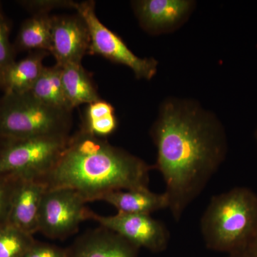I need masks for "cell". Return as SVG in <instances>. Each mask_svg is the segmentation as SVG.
<instances>
[{
  "label": "cell",
  "mask_w": 257,
  "mask_h": 257,
  "mask_svg": "<svg viewBox=\"0 0 257 257\" xmlns=\"http://www.w3.org/2000/svg\"><path fill=\"white\" fill-rule=\"evenodd\" d=\"M150 134L157 148L155 168L164 179L168 209L179 221L226 158L224 126L195 101L170 97L161 104Z\"/></svg>",
  "instance_id": "cell-1"
},
{
  "label": "cell",
  "mask_w": 257,
  "mask_h": 257,
  "mask_svg": "<svg viewBox=\"0 0 257 257\" xmlns=\"http://www.w3.org/2000/svg\"><path fill=\"white\" fill-rule=\"evenodd\" d=\"M151 170L142 159L82 128L70 137L55 165L38 181L47 189L75 191L87 203L114 191L149 188Z\"/></svg>",
  "instance_id": "cell-2"
},
{
  "label": "cell",
  "mask_w": 257,
  "mask_h": 257,
  "mask_svg": "<svg viewBox=\"0 0 257 257\" xmlns=\"http://www.w3.org/2000/svg\"><path fill=\"white\" fill-rule=\"evenodd\" d=\"M201 234L211 251L226 254L248 247L257 231V195L238 187L211 198L200 221Z\"/></svg>",
  "instance_id": "cell-3"
},
{
  "label": "cell",
  "mask_w": 257,
  "mask_h": 257,
  "mask_svg": "<svg viewBox=\"0 0 257 257\" xmlns=\"http://www.w3.org/2000/svg\"><path fill=\"white\" fill-rule=\"evenodd\" d=\"M71 112L44 104L30 93L0 97V138L69 135Z\"/></svg>",
  "instance_id": "cell-4"
},
{
  "label": "cell",
  "mask_w": 257,
  "mask_h": 257,
  "mask_svg": "<svg viewBox=\"0 0 257 257\" xmlns=\"http://www.w3.org/2000/svg\"><path fill=\"white\" fill-rule=\"evenodd\" d=\"M69 138V135L0 138V177L39 180L55 165Z\"/></svg>",
  "instance_id": "cell-5"
},
{
  "label": "cell",
  "mask_w": 257,
  "mask_h": 257,
  "mask_svg": "<svg viewBox=\"0 0 257 257\" xmlns=\"http://www.w3.org/2000/svg\"><path fill=\"white\" fill-rule=\"evenodd\" d=\"M75 10L87 24L90 33L89 54L101 55L115 63L126 66L138 79L150 80L155 77L158 62L154 58H141L133 53L121 37L99 21L94 2L77 3Z\"/></svg>",
  "instance_id": "cell-6"
},
{
  "label": "cell",
  "mask_w": 257,
  "mask_h": 257,
  "mask_svg": "<svg viewBox=\"0 0 257 257\" xmlns=\"http://www.w3.org/2000/svg\"><path fill=\"white\" fill-rule=\"evenodd\" d=\"M86 203L72 189H46L39 213L38 232L51 239H63L74 234L87 219Z\"/></svg>",
  "instance_id": "cell-7"
},
{
  "label": "cell",
  "mask_w": 257,
  "mask_h": 257,
  "mask_svg": "<svg viewBox=\"0 0 257 257\" xmlns=\"http://www.w3.org/2000/svg\"><path fill=\"white\" fill-rule=\"evenodd\" d=\"M87 219L114 231L138 248H145L152 252L165 251L170 241V233L165 225L150 214L117 212L115 215L101 216L88 209Z\"/></svg>",
  "instance_id": "cell-8"
},
{
  "label": "cell",
  "mask_w": 257,
  "mask_h": 257,
  "mask_svg": "<svg viewBox=\"0 0 257 257\" xmlns=\"http://www.w3.org/2000/svg\"><path fill=\"white\" fill-rule=\"evenodd\" d=\"M91 37L87 24L80 15L52 16L50 54L57 64H81L89 53Z\"/></svg>",
  "instance_id": "cell-9"
},
{
  "label": "cell",
  "mask_w": 257,
  "mask_h": 257,
  "mask_svg": "<svg viewBox=\"0 0 257 257\" xmlns=\"http://www.w3.org/2000/svg\"><path fill=\"white\" fill-rule=\"evenodd\" d=\"M190 0H138L132 2L143 30L152 35L174 31L183 25L194 10Z\"/></svg>",
  "instance_id": "cell-10"
},
{
  "label": "cell",
  "mask_w": 257,
  "mask_h": 257,
  "mask_svg": "<svg viewBox=\"0 0 257 257\" xmlns=\"http://www.w3.org/2000/svg\"><path fill=\"white\" fill-rule=\"evenodd\" d=\"M46 189L36 179H17L8 224L32 236L38 232L39 213Z\"/></svg>",
  "instance_id": "cell-11"
},
{
  "label": "cell",
  "mask_w": 257,
  "mask_h": 257,
  "mask_svg": "<svg viewBox=\"0 0 257 257\" xmlns=\"http://www.w3.org/2000/svg\"><path fill=\"white\" fill-rule=\"evenodd\" d=\"M138 246L114 231L101 226L82 235L69 257H138Z\"/></svg>",
  "instance_id": "cell-12"
},
{
  "label": "cell",
  "mask_w": 257,
  "mask_h": 257,
  "mask_svg": "<svg viewBox=\"0 0 257 257\" xmlns=\"http://www.w3.org/2000/svg\"><path fill=\"white\" fill-rule=\"evenodd\" d=\"M46 51H34L12 64L5 72L0 84L5 94H22L31 90L45 68L43 60L48 55Z\"/></svg>",
  "instance_id": "cell-13"
},
{
  "label": "cell",
  "mask_w": 257,
  "mask_h": 257,
  "mask_svg": "<svg viewBox=\"0 0 257 257\" xmlns=\"http://www.w3.org/2000/svg\"><path fill=\"white\" fill-rule=\"evenodd\" d=\"M101 200L116 208L123 214H150L168 209V198L165 193L157 194L150 189L119 190L107 193Z\"/></svg>",
  "instance_id": "cell-14"
},
{
  "label": "cell",
  "mask_w": 257,
  "mask_h": 257,
  "mask_svg": "<svg viewBox=\"0 0 257 257\" xmlns=\"http://www.w3.org/2000/svg\"><path fill=\"white\" fill-rule=\"evenodd\" d=\"M62 72V67L57 64L52 67H45L29 93L47 105L71 112L73 109L64 93Z\"/></svg>",
  "instance_id": "cell-15"
},
{
  "label": "cell",
  "mask_w": 257,
  "mask_h": 257,
  "mask_svg": "<svg viewBox=\"0 0 257 257\" xmlns=\"http://www.w3.org/2000/svg\"><path fill=\"white\" fill-rule=\"evenodd\" d=\"M62 67L64 93L72 109L100 99L82 64H69Z\"/></svg>",
  "instance_id": "cell-16"
},
{
  "label": "cell",
  "mask_w": 257,
  "mask_h": 257,
  "mask_svg": "<svg viewBox=\"0 0 257 257\" xmlns=\"http://www.w3.org/2000/svg\"><path fill=\"white\" fill-rule=\"evenodd\" d=\"M52 16L34 15L24 22L16 40L20 50L46 51L50 53L52 40Z\"/></svg>",
  "instance_id": "cell-17"
},
{
  "label": "cell",
  "mask_w": 257,
  "mask_h": 257,
  "mask_svg": "<svg viewBox=\"0 0 257 257\" xmlns=\"http://www.w3.org/2000/svg\"><path fill=\"white\" fill-rule=\"evenodd\" d=\"M35 241L33 236L8 223L0 225V257H23Z\"/></svg>",
  "instance_id": "cell-18"
},
{
  "label": "cell",
  "mask_w": 257,
  "mask_h": 257,
  "mask_svg": "<svg viewBox=\"0 0 257 257\" xmlns=\"http://www.w3.org/2000/svg\"><path fill=\"white\" fill-rule=\"evenodd\" d=\"M9 34V25L0 12V84L6 71L15 62Z\"/></svg>",
  "instance_id": "cell-19"
},
{
  "label": "cell",
  "mask_w": 257,
  "mask_h": 257,
  "mask_svg": "<svg viewBox=\"0 0 257 257\" xmlns=\"http://www.w3.org/2000/svg\"><path fill=\"white\" fill-rule=\"evenodd\" d=\"M20 5L32 12L34 15L48 14L50 10L56 8H74L75 10L77 3L67 0H29L19 2Z\"/></svg>",
  "instance_id": "cell-20"
},
{
  "label": "cell",
  "mask_w": 257,
  "mask_h": 257,
  "mask_svg": "<svg viewBox=\"0 0 257 257\" xmlns=\"http://www.w3.org/2000/svg\"><path fill=\"white\" fill-rule=\"evenodd\" d=\"M16 180L0 177V225L8 223L12 196Z\"/></svg>",
  "instance_id": "cell-21"
},
{
  "label": "cell",
  "mask_w": 257,
  "mask_h": 257,
  "mask_svg": "<svg viewBox=\"0 0 257 257\" xmlns=\"http://www.w3.org/2000/svg\"><path fill=\"white\" fill-rule=\"evenodd\" d=\"M23 257H69L62 248L47 243L35 241Z\"/></svg>",
  "instance_id": "cell-22"
},
{
  "label": "cell",
  "mask_w": 257,
  "mask_h": 257,
  "mask_svg": "<svg viewBox=\"0 0 257 257\" xmlns=\"http://www.w3.org/2000/svg\"><path fill=\"white\" fill-rule=\"evenodd\" d=\"M111 114H114V108L113 106L105 101L99 99L91 103L87 106L84 122L101 119Z\"/></svg>",
  "instance_id": "cell-23"
},
{
  "label": "cell",
  "mask_w": 257,
  "mask_h": 257,
  "mask_svg": "<svg viewBox=\"0 0 257 257\" xmlns=\"http://www.w3.org/2000/svg\"><path fill=\"white\" fill-rule=\"evenodd\" d=\"M226 257H257V251L253 248L246 247L239 251L229 253Z\"/></svg>",
  "instance_id": "cell-24"
},
{
  "label": "cell",
  "mask_w": 257,
  "mask_h": 257,
  "mask_svg": "<svg viewBox=\"0 0 257 257\" xmlns=\"http://www.w3.org/2000/svg\"><path fill=\"white\" fill-rule=\"evenodd\" d=\"M248 247L253 248V249L256 250L257 251V231L256 234H255L254 237H253L252 241H251Z\"/></svg>",
  "instance_id": "cell-25"
},
{
  "label": "cell",
  "mask_w": 257,
  "mask_h": 257,
  "mask_svg": "<svg viewBox=\"0 0 257 257\" xmlns=\"http://www.w3.org/2000/svg\"><path fill=\"white\" fill-rule=\"evenodd\" d=\"M255 138H256V143H257V127L256 130V133H255Z\"/></svg>",
  "instance_id": "cell-26"
}]
</instances>
